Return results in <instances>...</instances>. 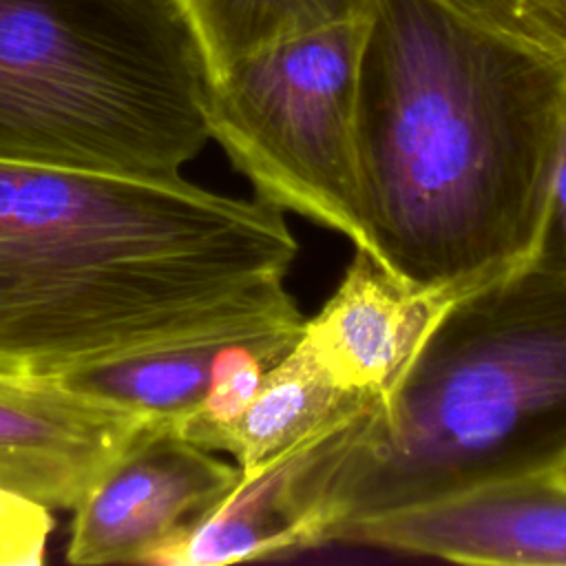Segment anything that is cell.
Listing matches in <instances>:
<instances>
[{
	"mask_svg": "<svg viewBox=\"0 0 566 566\" xmlns=\"http://www.w3.org/2000/svg\"><path fill=\"white\" fill-rule=\"evenodd\" d=\"M531 263H537L566 279V95L562 113V139L551 181L548 203Z\"/></svg>",
	"mask_w": 566,
	"mask_h": 566,
	"instance_id": "16",
	"label": "cell"
},
{
	"mask_svg": "<svg viewBox=\"0 0 566 566\" xmlns=\"http://www.w3.org/2000/svg\"><path fill=\"white\" fill-rule=\"evenodd\" d=\"M462 18L524 46L566 57V0H440Z\"/></svg>",
	"mask_w": 566,
	"mask_h": 566,
	"instance_id": "14",
	"label": "cell"
},
{
	"mask_svg": "<svg viewBox=\"0 0 566 566\" xmlns=\"http://www.w3.org/2000/svg\"><path fill=\"white\" fill-rule=\"evenodd\" d=\"M274 467L298 551L367 517L566 469V279L526 263L462 292L387 396Z\"/></svg>",
	"mask_w": 566,
	"mask_h": 566,
	"instance_id": "3",
	"label": "cell"
},
{
	"mask_svg": "<svg viewBox=\"0 0 566 566\" xmlns=\"http://www.w3.org/2000/svg\"><path fill=\"white\" fill-rule=\"evenodd\" d=\"M144 418L57 376L0 369V486L73 511Z\"/></svg>",
	"mask_w": 566,
	"mask_h": 566,
	"instance_id": "8",
	"label": "cell"
},
{
	"mask_svg": "<svg viewBox=\"0 0 566 566\" xmlns=\"http://www.w3.org/2000/svg\"><path fill=\"white\" fill-rule=\"evenodd\" d=\"M363 20L265 44L217 73L206 117L259 199L369 252L356 157Z\"/></svg>",
	"mask_w": 566,
	"mask_h": 566,
	"instance_id": "5",
	"label": "cell"
},
{
	"mask_svg": "<svg viewBox=\"0 0 566 566\" xmlns=\"http://www.w3.org/2000/svg\"><path fill=\"white\" fill-rule=\"evenodd\" d=\"M179 0H0V159L175 179L210 139Z\"/></svg>",
	"mask_w": 566,
	"mask_h": 566,
	"instance_id": "4",
	"label": "cell"
},
{
	"mask_svg": "<svg viewBox=\"0 0 566 566\" xmlns=\"http://www.w3.org/2000/svg\"><path fill=\"white\" fill-rule=\"evenodd\" d=\"M51 531L49 506L0 486V566L42 564Z\"/></svg>",
	"mask_w": 566,
	"mask_h": 566,
	"instance_id": "15",
	"label": "cell"
},
{
	"mask_svg": "<svg viewBox=\"0 0 566 566\" xmlns=\"http://www.w3.org/2000/svg\"><path fill=\"white\" fill-rule=\"evenodd\" d=\"M237 464L144 418L73 509L66 562L150 564L239 482Z\"/></svg>",
	"mask_w": 566,
	"mask_h": 566,
	"instance_id": "6",
	"label": "cell"
},
{
	"mask_svg": "<svg viewBox=\"0 0 566 566\" xmlns=\"http://www.w3.org/2000/svg\"><path fill=\"white\" fill-rule=\"evenodd\" d=\"M298 551L279 500L274 464L241 475L237 486L184 535L164 546L153 566H226Z\"/></svg>",
	"mask_w": 566,
	"mask_h": 566,
	"instance_id": "12",
	"label": "cell"
},
{
	"mask_svg": "<svg viewBox=\"0 0 566 566\" xmlns=\"http://www.w3.org/2000/svg\"><path fill=\"white\" fill-rule=\"evenodd\" d=\"M303 321L292 314L228 323L75 367L57 378L66 387L175 427L234 369L283 358L298 340Z\"/></svg>",
	"mask_w": 566,
	"mask_h": 566,
	"instance_id": "10",
	"label": "cell"
},
{
	"mask_svg": "<svg viewBox=\"0 0 566 566\" xmlns=\"http://www.w3.org/2000/svg\"><path fill=\"white\" fill-rule=\"evenodd\" d=\"M367 405L371 400L345 387L298 336L241 411L192 442L230 453L241 475H252L298 453Z\"/></svg>",
	"mask_w": 566,
	"mask_h": 566,
	"instance_id": "11",
	"label": "cell"
},
{
	"mask_svg": "<svg viewBox=\"0 0 566 566\" xmlns=\"http://www.w3.org/2000/svg\"><path fill=\"white\" fill-rule=\"evenodd\" d=\"M336 542L458 564L566 566V469L528 473L349 524Z\"/></svg>",
	"mask_w": 566,
	"mask_h": 566,
	"instance_id": "7",
	"label": "cell"
},
{
	"mask_svg": "<svg viewBox=\"0 0 566 566\" xmlns=\"http://www.w3.org/2000/svg\"><path fill=\"white\" fill-rule=\"evenodd\" d=\"M564 95L566 57L440 0H369L356 82L369 252L451 296L531 263Z\"/></svg>",
	"mask_w": 566,
	"mask_h": 566,
	"instance_id": "1",
	"label": "cell"
},
{
	"mask_svg": "<svg viewBox=\"0 0 566 566\" xmlns=\"http://www.w3.org/2000/svg\"><path fill=\"white\" fill-rule=\"evenodd\" d=\"M283 210L175 179L0 159V369L57 376L301 314Z\"/></svg>",
	"mask_w": 566,
	"mask_h": 566,
	"instance_id": "2",
	"label": "cell"
},
{
	"mask_svg": "<svg viewBox=\"0 0 566 566\" xmlns=\"http://www.w3.org/2000/svg\"><path fill=\"white\" fill-rule=\"evenodd\" d=\"M453 298L356 248L338 287L303 321L301 340L345 387L374 402L398 385Z\"/></svg>",
	"mask_w": 566,
	"mask_h": 566,
	"instance_id": "9",
	"label": "cell"
},
{
	"mask_svg": "<svg viewBox=\"0 0 566 566\" xmlns=\"http://www.w3.org/2000/svg\"><path fill=\"white\" fill-rule=\"evenodd\" d=\"M210 80L239 57L283 38L365 18L369 0H179Z\"/></svg>",
	"mask_w": 566,
	"mask_h": 566,
	"instance_id": "13",
	"label": "cell"
}]
</instances>
